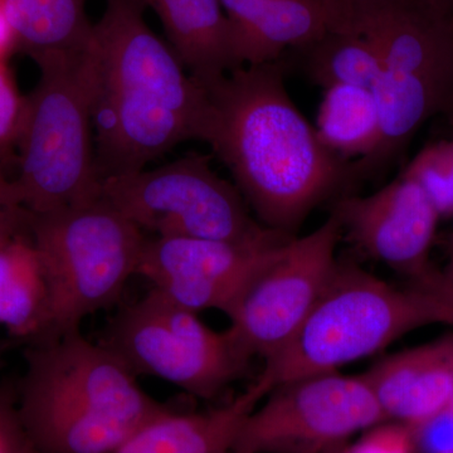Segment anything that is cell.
<instances>
[{"mask_svg":"<svg viewBox=\"0 0 453 453\" xmlns=\"http://www.w3.org/2000/svg\"><path fill=\"white\" fill-rule=\"evenodd\" d=\"M281 59L247 65L208 88V145L225 164L257 222L295 235L326 201L351 195L356 162L334 154L288 95Z\"/></svg>","mask_w":453,"mask_h":453,"instance_id":"cell-1","label":"cell"},{"mask_svg":"<svg viewBox=\"0 0 453 453\" xmlns=\"http://www.w3.org/2000/svg\"><path fill=\"white\" fill-rule=\"evenodd\" d=\"M92 42V127L101 181L144 170L179 144L210 142V92L146 23L140 0H105Z\"/></svg>","mask_w":453,"mask_h":453,"instance_id":"cell-2","label":"cell"},{"mask_svg":"<svg viewBox=\"0 0 453 453\" xmlns=\"http://www.w3.org/2000/svg\"><path fill=\"white\" fill-rule=\"evenodd\" d=\"M25 362L18 407L37 453H115L170 410L80 329L31 342Z\"/></svg>","mask_w":453,"mask_h":453,"instance_id":"cell-3","label":"cell"},{"mask_svg":"<svg viewBox=\"0 0 453 453\" xmlns=\"http://www.w3.org/2000/svg\"><path fill=\"white\" fill-rule=\"evenodd\" d=\"M327 28L365 38L380 73L372 88L380 120L374 153L357 162L363 178L383 172L434 116L453 103V17L434 0H321Z\"/></svg>","mask_w":453,"mask_h":453,"instance_id":"cell-4","label":"cell"},{"mask_svg":"<svg viewBox=\"0 0 453 453\" xmlns=\"http://www.w3.org/2000/svg\"><path fill=\"white\" fill-rule=\"evenodd\" d=\"M432 324L452 325L437 295L399 288L338 259L326 288L285 347L265 359L258 380L275 388L310 375L335 372L396 339Z\"/></svg>","mask_w":453,"mask_h":453,"instance_id":"cell-5","label":"cell"},{"mask_svg":"<svg viewBox=\"0 0 453 453\" xmlns=\"http://www.w3.org/2000/svg\"><path fill=\"white\" fill-rule=\"evenodd\" d=\"M35 62L40 79L27 96L13 181L26 210L42 214L95 201L101 179L92 127V44Z\"/></svg>","mask_w":453,"mask_h":453,"instance_id":"cell-6","label":"cell"},{"mask_svg":"<svg viewBox=\"0 0 453 453\" xmlns=\"http://www.w3.org/2000/svg\"><path fill=\"white\" fill-rule=\"evenodd\" d=\"M31 237L49 282L50 338L80 329L88 316L118 303L138 275L148 235L98 196L32 214Z\"/></svg>","mask_w":453,"mask_h":453,"instance_id":"cell-7","label":"cell"},{"mask_svg":"<svg viewBox=\"0 0 453 453\" xmlns=\"http://www.w3.org/2000/svg\"><path fill=\"white\" fill-rule=\"evenodd\" d=\"M98 342L136 377L159 378L202 399L219 396L252 360L228 329H211L154 288L119 310Z\"/></svg>","mask_w":453,"mask_h":453,"instance_id":"cell-8","label":"cell"},{"mask_svg":"<svg viewBox=\"0 0 453 453\" xmlns=\"http://www.w3.org/2000/svg\"><path fill=\"white\" fill-rule=\"evenodd\" d=\"M100 198L148 237L237 241L265 228L205 154L188 153L157 169L105 178Z\"/></svg>","mask_w":453,"mask_h":453,"instance_id":"cell-9","label":"cell"},{"mask_svg":"<svg viewBox=\"0 0 453 453\" xmlns=\"http://www.w3.org/2000/svg\"><path fill=\"white\" fill-rule=\"evenodd\" d=\"M387 421L365 374L310 375L271 390L247 417L234 451L325 453Z\"/></svg>","mask_w":453,"mask_h":453,"instance_id":"cell-10","label":"cell"},{"mask_svg":"<svg viewBox=\"0 0 453 453\" xmlns=\"http://www.w3.org/2000/svg\"><path fill=\"white\" fill-rule=\"evenodd\" d=\"M340 241L330 214L311 234L294 235L256 277L228 316V330L247 356L265 360L296 334L335 270Z\"/></svg>","mask_w":453,"mask_h":453,"instance_id":"cell-11","label":"cell"},{"mask_svg":"<svg viewBox=\"0 0 453 453\" xmlns=\"http://www.w3.org/2000/svg\"><path fill=\"white\" fill-rule=\"evenodd\" d=\"M292 237L267 226L237 241L148 237L138 275L183 308L229 316Z\"/></svg>","mask_w":453,"mask_h":453,"instance_id":"cell-12","label":"cell"},{"mask_svg":"<svg viewBox=\"0 0 453 453\" xmlns=\"http://www.w3.org/2000/svg\"><path fill=\"white\" fill-rule=\"evenodd\" d=\"M345 238L365 256L422 286L436 266L429 259L441 216L414 179L401 174L369 196L347 195L332 213Z\"/></svg>","mask_w":453,"mask_h":453,"instance_id":"cell-13","label":"cell"},{"mask_svg":"<svg viewBox=\"0 0 453 453\" xmlns=\"http://www.w3.org/2000/svg\"><path fill=\"white\" fill-rule=\"evenodd\" d=\"M388 421L411 428L453 398V334L381 359L365 372Z\"/></svg>","mask_w":453,"mask_h":453,"instance_id":"cell-14","label":"cell"},{"mask_svg":"<svg viewBox=\"0 0 453 453\" xmlns=\"http://www.w3.org/2000/svg\"><path fill=\"white\" fill-rule=\"evenodd\" d=\"M241 65L281 59L327 31L321 0H220Z\"/></svg>","mask_w":453,"mask_h":453,"instance_id":"cell-15","label":"cell"},{"mask_svg":"<svg viewBox=\"0 0 453 453\" xmlns=\"http://www.w3.org/2000/svg\"><path fill=\"white\" fill-rule=\"evenodd\" d=\"M162 22L169 46L188 73L210 88L242 67L220 0H140Z\"/></svg>","mask_w":453,"mask_h":453,"instance_id":"cell-16","label":"cell"},{"mask_svg":"<svg viewBox=\"0 0 453 453\" xmlns=\"http://www.w3.org/2000/svg\"><path fill=\"white\" fill-rule=\"evenodd\" d=\"M271 390L257 380L231 403L210 412L169 410L146 423L115 453H234L244 421Z\"/></svg>","mask_w":453,"mask_h":453,"instance_id":"cell-17","label":"cell"},{"mask_svg":"<svg viewBox=\"0 0 453 453\" xmlns=\"http://www.w3.org/2000/svg\"><path fill=\"white\" fill-rule=\"evenodd\" d=\"M0 325L28 344L50 332L49 282L31 232L0 247Z\"/></svg>","mask_w":453,"mask_h":453,"instance_id":"cell-18","label":"cell"},{"mask_svg":"<svg viewBox=\"0 0 453 453\" xmlns=\"http://www.w3.org/2000/svg\"><path fill=\"white\" fill-rule=\"evenodd\" d=\"M88 0H0L19 52L41 57L81 52L91 47L95 23Z\"/></svg>","mask_w":453,"mask_h":453,"instance_id":"cell-19","label":"cell"},{"mask_svg":"<svg viewBox=\"0 0 453 453\" xmlns=\"http://www.w3.org/2000/svg\"><path fill=\"white\" fill-rule=\"evenodd\" d=\"M315 129L321 142L342 159H368L380 140V111L372 89L345 85L325 89Z\"/></svg>","mask_w":453,"mask_h":453,"instance_id":"cell-20","label":"cell"},{"mask_svg":"<svg viewBox=\"0 0 453 453\" xmlns=\"http://www.w3.org/2000/svg\"><path fill=\"white\" fill-rule=\"evenodd\" d=\"M290 50L310 81L323 91L340 85L372 89L380 76L377 53L353 33L327 29L318 40Z\"/></svg>","mask_w":453,"mask_h":453,"instance_id":"cell-21","label":"cell"},{"mask_svg":"<svg viewBox=\"0 0 453 453\" xmlns=\"http://www.w3.org/2000/svg\"><path fill=\"white\" fill-rule=\"evenodd\" d=\"M402 174L427 193L441 219H453V129L449 138L431 142L414 157Z\"/></svg>","mask_w":453,"mask_h":453,"instance_id":"cell-22","label":"cell"},{"mask_svg":"<svg viewBox=\"0 0 453 453\" xmlns=\"http://www.w3.org/2000/svg\"><path fill=\"white\" fill-rule=\"evenodd\" d=\"M26 113L27 96L18 89L8 64L0 65V162L18 148Z\"/></svg>","mask_w":453,"mask_h":453,"instance_id":"cell-23","label":"cell"},{"mask_svg":"<svg viewBox=\"0 0 453 453\" xmlns=\"http://www.w3.org/2000/svg\"><path fill=\"white\" fill-rule=\"evenodd\" d=\"M0 453H37L18 407L17 381L0 383Z\"/></svg>","mask_w":453,"mask_h":453,"instance_id":"cell-24","label":"cell"},{"mask_svg":"<svg viewBox=\"0 0 453 453\" xmlns=\"http://www.w3.org/2000/svg\"><path fill=\"white\" fill-rule=\"evenodd\" d=\"M413 429L403 423L387 421L374 426L342 453H414Z\"/></svg>","mask_w":453,"mask_h":453,"instance_id":"cell-25","label":"cell"},{"mask_svg":"<svg viewBox=\"0 0 453 453\" xmlns=\"http://www.w3.org/2000/svg\"><path fill=\"white\" fill-rule=\"evenodd\" d=\"M32 213L20 202L14 181L0 162V247L31 232Z\"/></svg>","mask_w":453,"mask_h":453,"instance_id":"cell-26","label":"cell"},{"mask_svg":"<svg viewBox=\"0 0 453 453\" xmlns=\"http://www.w3.org/2000/svg\"><path fill=\"white\" fill-rule=\"evenodd\" d=\"M412 429L416 451L453 453V404Z\"/></svg>","mask_w":453,"mask_h":453,"instance_id":"cell-27","label":"cell"},{"mask_svg":"<svg viewBox=\"0 0 453 453\" xmlns=\"http://www.w3.org/2000/svg\"><path fill=\"white\" fill-rule=\"evenodd\" d=\"M447 262L445 267L437 268L434 276L423 286V290L434 292L446 303L452 316L453 326V232L446 240Z\"/></svg>","mask_w":453,"mask_h":453,"instance_id":"cell-28","label":"cell"},{"mask_svg":"<svg viewBox=\"0 0 453 453\" xmlns=\"http://www.w3.org/2000/svg\"><path fill=\"white\" fill-rule=\"evenodd\" d=\"M14 52H18L16 35L0 8V65L8 64Z\"/></svg>","mask_w":453,"mask_h":453,"instance_id":"cell-29","label":"cell"},{"mask_svg":"<svg viewBox=\"0 0 453 453\" xmlns=\"http://www.w3.org/2000/svg\"><path fill=\"white\" fill-rule=\"evenodd\" d=\"M446 13H449V16L453 17V0H434Z\"/></svg>","mask_w":453,"mask_h":453,"instance_id":"cell-30","label":"cell"},{"mask_svg":"<svg viewBox=\"0 0 453 453\" xmlns=\"http://www.w3.org/2000/svg\"><path fill=\"white\" fill-rule=\"evenodd\" d=\"M446 120L449 121V127L453 129V116H449V118H446Z\"/></svg>","mask_w":453,"mask_h":453,"instance_id":"cell-31","label":"cell"},{"mask_svg":"<svg viewBox=\"0 0 453 453\" xmlns=\"http://www.w3.org/2000/svg\"><path fill=\"white\" fill-rule=\"evenodd\" d=\"M449 116H453V103H452L451 110H449V113H447V115L445 116V118H449Z\"/></svg>","mask_w":453,"mask_h":453,"instance_id":"cell-32","label":"cell"},{"mask_svg":"<svg viewBox=\"0 0 453 453\" xmlns=\"http://www.w3.org/2000/svg\"><path fill=\"white\" fill-rule=\"evenodd\" d=\"M451 404H453V398H452V401H451Z\"/></svg>","mask_w":453,"mask_h":453,"instance_id":"cell-33","label":"cell"},{"mask_svg":"<svg viewBox=\"0 0 453 453\" xmlns=\"http://www.w3.org/2000/svg\"><path fill=\"white\" fill-rule=\"evenodd\" d=\"M234 453H242V452H234Z\"/></svg>","mask_w":453,"mask_h":453,"instance_id":"cell-34","label":"cell"}]
</instances>
